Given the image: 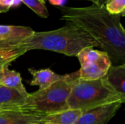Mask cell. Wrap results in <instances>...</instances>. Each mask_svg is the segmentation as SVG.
<instances>
[{
    "label": "cell",
    "mask_w": 125,
    "mask_h": 124,
    "mask_svg": "<svg viewBox=\"0 0 125 124\" xmlns=\"http://www.w3.org/2000/svg\"><path fill=\"white\" fill-rule=\"evenodd\" d=\"M61 19L89 35L107 53L111 62L125 61V31L121 16L109 14L104 5L84 7H59Z\"/></svg>",
    "instance_id": "cell-1"
},
{
    "label": "cell",
    "mask_w": 125,
    "mask_h": 124,
    "mask_svg": "<svg viewBox=\"0 0 125 124\" xmlns=\"http://www.w3.org/2000/svg\"><path fill=\"white\" fill-rule=\"evenodd\" d=\"M98 47V44L77 26L66 23L64 26L48 31H34L19 43L14 52L19 56L32 50H45L68 56H76L83 48Z\"/></svg>",
    "instance_id": "cell-2"
},
{
    "label": "cell",
    "mask_w": 125,
    "mask_h": 124,
    "mask_svg": "<svg viewBox=\"0 0 125 124\" xmlns=\"http://www.w3.org/2000/svg\"><path fill=\"white\" fill-rule=\"evenodd\" d=\"M118 101L125 103V96L113 88L105 77L94 80L78 78L71 89L67 105L69 109L78 110L83 113Z\"/></svg>",
    "instance_id": "cell-3"
},
{
    "label": "cell",
    "mask_w": 125,
    "mask_h": 124,
    "mask_svg": "<svg viewBox=\"0 0 125 124\" xmlns=\"http://www.w3.org/2000/svg\"><path fill=\"white\" fill-rule=\"evenodd\" d=\"M78 78V71L64 75L63 79L50 87L29 94L21 110L45 116L68 110L67 99L75 82Z\"/></svg>",
    "instance_id": "cell-4"
},
{
    "label": "cell",
    "mask_w": 125,
    "mask_h": 124,
    "mask_svg": "<svg viewBox=\"0 0 125 124\" xmlns=\"http://www.w3.org/2000/svg\"><path fill=\"white\" fill-rule=\"evenodd\" d=\"M80 64L79 78L84 80H94L105 77L112 65L109 56L103 50L87 47L82 49L76 56Z\"/></svg>",
    "instance_id": "cell-5"
},
{
    "label": "cell",
    "mask_w": 125,
    "mask_h": 124,
    "mask_svg": "<svg viewBox=\"0 0 125 124\" xmlns=\"http://www.w3.org/2000/svg\"><path fill=\"white\" fill-rule=\"evenodd\" d=\"M34 32L29 26L0 25V50L14 52L15 48Z\"/></svg>",
    "instance_id": "cell-6"
},
{
    "label": "cell",
    "mask_w": 125,
    "mask_h": 124,
    "mask_svg": "<svg viewBox=\"0 0 125 124\" xmlns=\"http://www.w3.org/2000/svg\"><path fill=\"white\" fill-rule=\"evenodd\" d=\"M123 104L121 101L114 102L83 112L76 124H108Z\"/></svg>",
    "instance_id": "cell-7"
},
{
    "label": "cell",
    "mask_w": 125,
    "mask_h": 124,
    "mask_svg": "<svg viewBox=\"0 0 125 124\" xmlns=\"http://www.w3.org/2000/svg\"><path fill=\"white\" fill-rule=\"evenodd\" d=\"M26 99L17 90L0 85V111L21 110Z\"/></svg>",
    "instance_id": "cell-8"
},
{
    "label": "cell",
    "mask_w": 125,
    "mask_h": 124,
    "mask_svg": "<svg viewBox=\"0 0 125 124\" xmlns=\"http://www.w3.org/2000/svg\"><path fill=\"white\" fill-rule=\"evenodd\" d=\"M44 115L21 110L0 111V124H40Z\"/></svg>",
    "instance_id": "cell-9"
},
{
    "label": "cell",
    "mask_w": 125,
    "mask_h": 124,
    "mask_svg": "<svg viewBox=\"0 0 125 124\" xmlns=\"http://www.w3.org/2000/svg\"><path fill=\"white\" fill-rule=\"evenodd\" d=\"M28 71L32 76L30 85L38 86L39 90H43L50 87L51 85L63 79L64 77V75H58L50 69H34L29 68Z\"/></svg>",
    "instance_id": "cell-10"
},
{
    "label": "cell",
    "mask_w": 125,
    "mask_h": 124,
    "mask_svg": "<svg viewBox=\"0 0 125 124\" xmlns=\"http://www.w3.org/2000/svg\"><path fill=\"white\" fill-rule=\"evenodd\" d=\"M105 77L111 86L122 96H125V64L111 65Z\"/></svg>",
    "instance_id": "cell-11"
},
{
    "label": "cell",
    "mask_w": 125,
    "mask_h": 124,
    "mask_svg": "<svg viewBox=\"0 0 125 124\" xmlns=\"http://www.w3.org/2000/svg\"><path fill=\"white\" fill-rule=\"evenodd\" d=\"M81 113V110L68 109L45 115L40 124H76Z\"/></svg>",
    "instance_id": "cell-12"
},
{
    "label": "cell",
    "mask_w": 125,
    "mask_h": 124,
    "mask_svg": "<svg viewBox=\"0 0 125 124\" xmlns=\"http://www.w3.org/2000/svg\"><path fill=\"white\" fill-rule=\"evenodd\" d=\"M0 85L7 88L15 89L26 97L29 96V93L26 91L22 83L21 74L13 69H10L9 67H5L1 70Z\"/></svg>",
    "instance_id": "cell-13"
},
{
    "label": "cell",
    "mask_w": 125,
    "mask_h": 124,
    "mask_svg": "<svg viewBox=\"0 0 125 124\" xmlns=\"http://www.w3.org/2000/svg\"><path fill=\"white\" fill-rule=\"evenodd\" d=\"M21 2L29 7L38 16L42 18H47L49 16L45 0H21Z\"/></svg>",
    "instance_id": "cell-14"
},
{
    "label": "cell",
    "mask_w": 125,
    "mask_h": 124,
    "mask_svg": "<svg viewBox=\"0 0 125 124\" xmlns=\"http://www.w3.org/2000/svg\"><path fill=\"white\" fill-rule=\"evenodd\" d=\"M104 6L111 15H125V0H107Z\"/></svg>",
    "instance_id": "cell-15"
},
{
    "label": "cell",
    "mask_w": 125,
    "mask_h": 124,
    "mask_svg": "<svg viewBox=\"0 0 125 124\" xmlns=\"http://www.w3.org/2000/svg\"><path fill=\"white\" fill-rule=\"evenodd\" d=\"M20 57L13 51L0 50V71L5 67H9L10 64Z\"/></svg>",
    "instance_id": "cell-16"
},
{
    "label": "cell",
    "mask_w": 125,
    "mask_h": 124,
    "mask_svg": "<svg viewBox=\"0 0 125 124\" xmlns=\"http://www.w3.org/2000/svg\"><path fill=\"white\" fill-rule=\"evenodd\" d=\"M21 3V0H0V4L8 9H10L11 7H16Z\"/></svg>",
    "instance_id": "cell-17"
},
{
    "label": "cell",
    "mask_w": 125,
    "mask_h": 124,
    "mask_svg": "<svg viewBox=\"0 0 125 124\" xmlns=\"http://www.w3.org/2000/svg\"><path fill=\"white\" fill-rule=\"evenodd\" d=\"M66 1L67 0H48L50 4H51L52 5L58 6V7H63Z\"/></svg>",
    "instance_id": "cell-18"
},
{
    "label": "cell",
    "mask_w": 125,
    "mask_h": 124,
    "mask_svg": "<svg viewBox=\"0 0 125 124\" xmlns=\"http://www.w3.org/2000/svg\"><path fill=\"white\" fill-rule=\"evenodd\" d=\"M107 0H96V1L93 4H95L98 6H103L105 4V3L106 2Z\"/></svg>",
    "instance_id": "cell-19"
},
{
    "label": "cell",
    "mask_w": 125,
    "mask_h": 124,
    "mask_svg": "<svg viewBox=\"0 0 125 124\" xmlns=\"http://www.w3.org/2000/svg\"><path fill=\"white\" fill-rule=\"evenodd\" d=\"M10 10V9L2 6L1 4H0V13H2V12H7Z\"/></svg>",
    "instance_id": "cell-20"
},
{
    "label": "cell",
    "mask_w": 125,
    "mask_h": 124,
    "mask_svg": "<svg viewBox=\"0 0 125 124\" xmlns=\"http://www.w3.org/2000/svg\"><path fill=\"white\" fill-rule=\"evenodd\" d=\"M89 1H92L93 3H94V2L96 1V0H89Z\"/></svg>",
    "instance_id": "cell-21"
},
{
    "label": "cell",
    "mask_w": 125,
    "mask_h": 124,
    "mask_svg": "<svg viewBox=\"0 0 125 124\" xmlns=\"http://www.w3.org/2000/svg\"><path fill=\"white\" fill-rule=\"evenodd\" d=\"M1 70L0 71V78H1Z\"/></svg>",
    "instance_id": "cell-22"
}]
</instances>
